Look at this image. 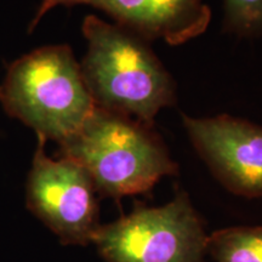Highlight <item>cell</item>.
<instances>
[{
  "label": "cell",
  "mask_w": 262,
  "mask_h": 262,
  "mask_svg": "<svg viewBox=\"0 0 262 262\" xmlns=\"http://www.w3.org/2000/svg\"><path fill=\"white\" fill-rule=\"evenodd\" d=\"M81 31L88 50L80 71L96 107L153 126L157 114L175 103L176 85L149 41L94 15Z\"/></svg>",
  "instance_id": "cell-1"
},
{
  "label": "cell",
  "mask_w": 262,
  "mask_h": 262,
  "mask_svg": "<svg viewBox=\"0 0 262 262\" xmlns=\"http://www.w3.org/2000/svg\"><path fill=\"white\" fill-rule=\"evenodd\" d=\"M58 157L79 164L97 193L114 199L148 192L178 172V164L153 126L98 107L60 143Z\"/></svg>",
  "instance_id": "cell-2"
},
{
  "label": "cell",
  "mask_w": 262,
  "mask_h": 262,
  "mask_svg": "<svg viewBox=\"0 0 262 262\" xmlns=\"http://www.w3.org/2000/svg\"><path fill=\"white\" fill-rule=\"evenodd\" d=\"M0 103L10 117L58 145L74 135L96 107L67 45L37 49L12 62L0 85Z\"/></svg>",
  "instance_id": "cell-3"
},
{
  "label": "cell",
  "mask_w": 262,
  "mask_h": 262,
  "mask_svg": "<svg viewBox=\"0 0 262 262\" xmlns=\"http://www.w3.org/2000/svg\"><path fill=\"white\" fill-rule=\"evenodd\" d=\"M93 244L106 262H203L208 234L187 193L162 206H137L101 225Z\"/></svg>",
  "instance_id": "cell-4"
},
{
  "label": "cell",
  "mask_w": 262,
  "mask_h": 262,
  "mask_svg": "<svg viewBox=\"0 0 262 262\" xmlns=\"http://www.w3.org/2000/svg\"><path fill=\"white\" fill-rule=\"evenodd\" d=\"M38 146L27 181V208L54 232L61 243H93L100 227L96 188L89 173L73 160L45 153V140Z\"/></svg>",
  "instance_id": "cell-5"
},
{
  "label": "cell",
  "mask_w": 262,
  "mask_h": 262,
  "mask_svg": "<svg viewBox=\"0 0 262 262\" xmlns=\"http://www.w3.org/2000/svg\"><path fill=\"white\" fill-rule=\"evenodd\" d=\"M192 145L228 191L262 198V125L228 114L182 116Z\"/></svg>",
  "instance_id": "cell-6"
},
{
  "label": "cell",
  "mask_w": 262,
  "mask_h": 262,
  "mask_svg": "<svg viewBox=\"0 0 262 262\" xmlns=\"http://www.w3.org/2000/svg\"><path fill=\"white\" fill-rule=\"evenodd\" d=\"M74 5L93 6L146 40L163 39L170 45L202 35L211 19V10L204 0H41L28 32L56 6Z\"/></svg>",
  "instance_id": "cell-7"
},
{
  "label": "cell",
  "mask_w": 262,
  "mask_h": 262,
  "mask_svg": "<svg viewBox=\"0 0 262 262\" xmlns=\"http://www.w3.org/2000/svg\"><path fill=\"white\" fill-rule=\"evenodd\" d=\"M206 251L215 262H262V227L239 226L208 235Z\"/></svg>",
  "instance_id": "cell-8"
},
{
  "label": "cell",
  "mask_w": 262,
  "mask_h": 262,
  "mask_svg": "<svg viewBox=\"0 0 262 262\" xmlns=\"http://www.w3.org/2000/svg\"><path fill=\"white\" fill-rule=\"evenodd\" d=\"M224 28L241 38L262 37V0H224Z\"/></svg>",
  "instance_id": "cell-9"
}]
</instances>
